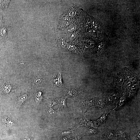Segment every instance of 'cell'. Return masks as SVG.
<instances>
[{"instance_id": "obj_10", "label": "cell", "mask_w": 140, "mask_h": 140, "mask_svg": "<svg viewBox=\"0 0 140 140\" xmlns=\"http://www.w3.org/2000/svg\"><path fill=\"white\" fill-rule=\"evenodd\" d=\"M67 97V96H66L59 99L58 105L59 106V109L60 110L64 111L67 109L66 100Z\"/></svg>"}, {"instance_id": "obj_7", "label": "cell", "mask_w": 140, "mask_h": 140, "mask_svg": "<svg viewBox=\"0 0 140 140\" xmlns=\"http://www.w3.org/2000/svg\"><path fill=\"white\" fill-rule=\"evenodd\" d=\"M0 24V39L4 41L7 38L8 30L6 26L2 23Z\"/></svg>"}, {"instance_id": "obj_13", "label": "cell", "mask_w": 140, "mask_h": 140, "mask_svg": "<svg viewBox=\"0 0 140 140\" xmlns=\"http://www.w3.org/2000/svg\"><path fill=\"white\" fill-rule=\"evenodd\" d=\"M97 129L96 128L89 127L87 130V133L89 135H92L97 134L98 133Z\"/></svg>"}, {"instance_id": "obj_16", "label": "cell", "mask_w": 140, "mask_h": 140, "mask_svg": "<svg viewBox=\"0 0 140 140\" xmlns=\"http://www.w3.org/2000/svg\"><path fill=\"white\" fill-rule=\"evenodd\" d=\"M41 93L40 91L36 93L35 96V98L36 101L37 102H39L40 101L41 97Z\"/></svg>"}, {"instance_id": "obj_14", "label": "cell", "mask_w": 140, "mask_h": 140, "mask_svg": "<svg viewBox=\"0 0 140 140\" xmlns=\"http://www.w3.org/2000/svg\"><path fill=\"white\" fill-rule=\"evenodd\" d=\"M78 94V91L75 89L70 90L68 91L67 93L68 96L71 97L75 96L77 95Z\"/></svg>"}, {"instance_id": "obj_2", "label": "cell", "mask_w": 140, "mask_h": 140, "mask_svg": "<svg viewBox=\"0 0 140 140\" xmlns=\"http://www.w3.org/2000/svg\"><path fill=\"white\" fill-rule=\"evenodd\" d=\"M115 139H117L116 130L105 128L102 135L101 140H110Z\"/></svg>"}, {"instance_id": "obj_20", "label": "cell", "mask_w": 140, "mask_h": 140, "mask_svg": "<svg viewBox=\"0 0 140 140\" xmlns=\"http://www.w3.org/2000/svg\"><path fill=\"white\" fill-rule=\"evenodd\" d=\"M95 27H96V26H95Z\"/></svg>"}, {"instance_id": "obj_5", "label": "cell", "mask_w": 140, "mask_h": 140, "mask_svg": "<svg viewBox=\"0 0 140 140\" xmlns=\"http://www.w3.org/2000/svg\"><path fill=\"white\" fill-rule=\"evenodd\" d=\"M102 100L105 106H111L115 104L113 97L110 93L105 96Z\"/></svg>"}, {"instance_id": "obj_6", "label": "cell", "mask_w": 140, "mask_h": 140, "mask_svg": "<svg viewBox=\"0 0 140 140\" xmlns=\"http://www.w3.org/2000/svg\"><path fill=\"white\" fill-rule=\"evenodd\" d=\"M126 100L125 95L121 96L117 102L116 106L114 110H117L121 109L125 105Z\"/></svg>"}, {"instance_id": "obj_15", "label": "cell", "mask_w": 140, "mask_h": 140, "mask_svg": "<svg viewBox=\"0 0 140 140\" xmlns=\"http://www.w3.org/2000/svg\"><path fill=\"white\" fill-rule=\"evenodd\" d=\"M134 140H140V130L135 131L133 133Z\"/></svg>"}, {"instance_id": "obj_1", "label": "cell", "mask_w": 140, "mask_h": 140, "mask_svg": "<svg viewBox=\"0 0 140 140\" xmlns=\"http://www.w3.org/2000/svg\"><path fill=\"white\" fill-rule=\"evenodd\" d=\"M15 87L4 78H0V93L1 94L5 95L9 94L13 90Z\"/></svg>"}, {"instance_id": "obj_11", "label": "cell", "mask_w": 140, "mask_h": 140, "mask_svg": "<svg viewBox=\"0 0 140 140\" xmlns=\"http://www.w3.org/2000/svg\"><path fill=\"white\" fill-rule=\"evenodd\" d=\"M105 107L102 99L99 98L95 99V108L97 109H100L104 108Z\"/></svg>"}, {"instance_id": "obj_18", "label": "cell", "mask_w": 140, "mask_h": 140, "mask_svg": "<svg viewBox=\"0 0 140 140\" xmlns=\"http://www.w3.org/2000/svg\"><path fill=\"white\" fill-rule=\"evenodd\" d=\"M41 81V79L40 77L36 76L34 79V82L37 83H40Z\"/></svg>"}, {"instance_id": "obj_4", "label": "cell", "mask_w": 140, "mask_h": 140, "mask_svg": "<svg viewBox=\"0 0 140 140\" xmlns=\"http://www.w3.org/2000/svg\"><path fill=\"white\" fill-rule=\"evenodd\" d=\"M110 111L105 112L96 121H95L96 127H97L103 123L107 120Z\"/></svg>"}, {"instance_id": "obj_19", "label": "cell", "mask_w": 140, "mask_h": 140, "mask_svg": "<svg viewBox=\"0 0 140 140\" xmlns=\"http://www.w3.org/2000/svg\"><path fill=\"white\" fill-rule=\"evenodd\" d=\"M23 140H30V139L28 137L25 138L23 139Z\"/></svg>"}, {"instance_id": "obj_17", "label": "cell", "mask_w": 140, "mask_h": 140, "mask_svg": "<svg viewBox=\"0 0 140 140\" xmlns=\"http://www.w3.org/2000/svg\"><path fill=\"white\" fill-rule=\"evenodd\" d=\"M55 113V111L52 108H50L47 113V115L49 116H53Z\"/></svg>"}, {"instance_id": "obj_9", "label": "cell", "mask_w": 140, "mask_h": 140, "mask_svg": "<svg viewBox=\"0 0 140 140\" xmlns=\"http://www.w3.org/2000/svg\"><path fill=\"white\" fill-rule=\"evenodd\" d=\"M52 81L53 82L54 86H58L59 87H63L64 85L60 71L57 77L55 79H53Z\"/></svg>"}, {"instance_id": "obj_3", "label": "cell", "mask_w": 140, "mask_h": 140, "mask_svg": "<svg viewBox=\"0 0 140 140\" xmlns=\"http://www.w3.org/2000/svg\"><path fill=\"white\" fill-rule=\"evenodd\" d=\"M118 140H131L129 134L120 130H116Z\"/></svg>"}, {"instance_id": "obj_12", "label": "cell", "mask_w": 140, "mask_h": 140, "mask_svg": "<svg viewBox=\"0 0 140 140\" xmlns=\"http://www.w3.org/2000/svg\"><path fill=\"white\" fill-rule=\"evenodd\" d=\"M59 99H50L48 101V106L51 108L52 106L55 104H58Z\"/></svg>"}, {"instance_id": "obj_8", "label": "cell", "mask_w": 140, "mask_h": 140, "mask_svg": "<svg viewBox=\"0 0 140 140\" xmlns=\"http://www.w3.org/2000/svg\"><path fill=\"white\" fill-rule=\"evenodd\" d=\"M28 96L27 94H23L17 97L16 102V106L18 109L19 108L22 103L27 100Z\"/></svg>"}]
</instances>
